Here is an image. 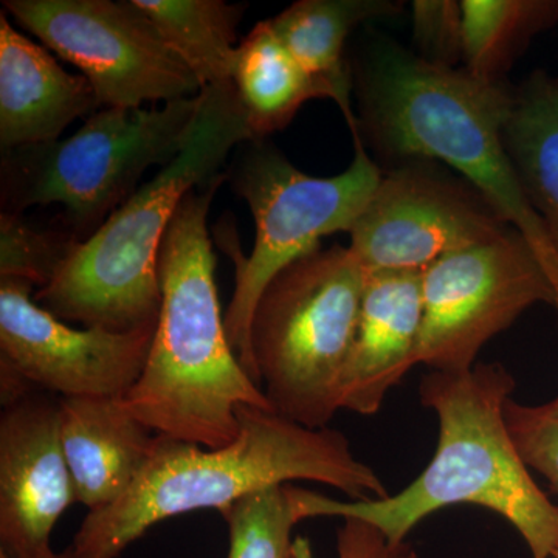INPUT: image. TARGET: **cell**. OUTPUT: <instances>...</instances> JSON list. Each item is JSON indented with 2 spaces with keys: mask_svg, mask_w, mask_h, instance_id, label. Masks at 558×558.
<instances>
[{
  "mask_svg": "<svg viewBox=\"0 0 558 558\" xmlns=\"http://www.w3.org/2000/svg\"><path fill=\"white\" fill-rule=\"evenodd\" d=\"M515 387L501 363H476L465 373L432 371L418 387L422 405L439 422L438 447L427 469L399 494L365 501L289 486L300 520H362L399 545L438 510L476 506L508 520L532 557L554 558L558 508L532 478L506 424V403Z\"/></svg>",
  "mask_w": 558,
  "mask_h": 558,
  "instance_id": "cell-1",
  "label": "cell"
},
{
  "mask_svg": "<svg viewBox=\"0 0 558 558\" xmlns=\"http://www.w3.org/2000/svg\"><path fill=\"white\" fill-rule=\"evenodd\" d=\"M339 558H417L410 543L392 545L379 529L362 520L344 519L337 532Z\"/></svg>",
  "mask_w": 558,
  "mask_h": 558,
  "instance_id": "cell-26",
  "label": "cell"
},
{
  "mask_svg": "<svg viewBox=\"0 0 558 558\" xmlns=\"http://www.w3.org/2000/svg\"><path fill=\"white\" fill-rule=\"evenodd\" d=\"M550 410L554 411V413L558 414V396L556 399L553 400V402H549Z\"/></svg>",
  "mask_w": 558,
  "mask_h": 558,
  "instance_id": "cell-29",
  "label": "cell"
},
{
  "mask_svg": "<svg viewBox=\"0 0 558 558\" xmlns=\"http://www.w3.org/2000/svg\"><path fill=\"white\" fill-rule=\"evenodd\" d=\"M354 150L347 171L315 178L293 167L266 140H248L238 146L227 171L234 193L252 211L256 240L250 256L241 255L236 240L227 241L236 286L226 314V329L242 368L256 385L248 330L260 293L279 271L322 248L323 238L339 231L349 233L384 178L362 137L354 138Z\"/></svg>",
  "mask_w": 558,
  "mask_h": 558,
  "instance_id": "cell-8",
  "label": "cell"
},
{
  "mask_svg": "<svg viewBox=\"0 0 558 558\" xmlns=\"http://www.w3.org/2000/svg\"><path fill=\"white\" fill-rule=\"evenodd\" d=\"M411 10L417 57L439 68L458 69L462 62L461 2L416 0Z\"/></svg>",
  "mask_w": 558,
  "mask_h": 558,
  "instance_id": "cell-25",
  "label": "cell"
},
{
  "mask_svg": "<svg viewBox=\"0 0 558 558\" xmlns=\"http://www.w3.org/2000/svg\"><path fill=\"white\" fill-rule=\"evenodd\" d=\"M168 47L196 76L201 90L229 83L242 5L222 0H134Z\"/></svg>",
  "mask_w": 558,
  "mask_h": 558,
  "instance_id": "cell-20",
  "label": "cell"
},
{
  "mask_svg": "<svg viewBox=\"0 0 558 558\" xmlns=\"http://www.w3.org/2000/svg\"><path fill=\"white\" fill-rule=\"evenodd\" d=\"M359 134L405 160L453 168L534 250L556 290L558 253L521 185L505 143L513 90L464 68L428 64L396 44H377L357 70Z\"/></svg>",
  "mask_w": 558,
  "mask_h": 558,
  "instance_id": "cell-4",
  "label": "cell"
},
{
  "mask_svg": "<svg viewBox=\"0 0 558 558\" xmlns=\"http://www.w3.org/2000/svg\"><path fill=\"white\" fill-rule=\"evenodd\" d=\"M461 11L464 69L497 83L558 22V0H462Z\"/></svg>",
  "mask_w": 558,
  "mask_h": 558,
  "instance_id": "cell-21",
  "label": "cell"
},
{
  "mask_svg": "<svg viewBox=\"0 0 558 558\" xmlns=\"http://www.w3.org/2000/svg\"><path fill=\"white\" fill-rule=\"evenodd\" d=\"M554 558H558V550H557V553H556V556H554Z\"/></svg>",
  "mask_w": 558,
  "mask_h": 558,
  "instance_id": "cell-30",
  "label": "cell"
},
{
  "mask_svg": "<svg viewBox=\"0 0 558 558\" xmlns=\"http://www.w3.org/2000/svg\"><path fill=\"white\" fill-rule=\"evenodd\" d=\"M32 290L0 278V365L61 399L124 398L142 377L157 323L130 332L73 329L40 307Z\"/></svg>",
  "mask_w": 558,
  "mask_h": 558,
  "instance_id": "cell-12",
  "label": "cell"
},
{
  "mask_svg": "<svg viewBox=\"0 0 558 558\" xmlns=\"http://www.w3.org/2000/svg\"><path fill=\"white\" fill-rule=\"evenodd\" d=\"M226 174L183 197L159 256L161 304L145 369L124 407L156 435L207 449L240 435V407L275 411L242 368L216 288L208 213ZM277 413V411H275Z\"/></svg>",
  "mask_w": 558,
  "mask_h": 558,
  "instance_id": "cell-3",
  "label": "cell"
},
{
  "mask_svg": "<svg viewBox=\"0 0 558 558\" xmlns=\"http://www.w3.org/2000/svg\"><path fill=\"white\" fill-rule=\"evenodd\" d=\"M240 435L219 449L157 435L137 480L119 501L87 513L64 558H119L160 521L194 512H227L240 499L292 481L343 492L351 501L388 497L380 476L360 461L343 433L307 428L253 407H240Z\"/></svg>",
  "mask_w": 558,
  "mask_h": 558,
  "instance_id": "cell-2",
  "label": "cell"
},
{
  "mask_svg": "<svg viewBox=\"0 0 558 558\" xmlns=\"http://www.w3.org/2000/svg\"><path fill=\"white\" fill-rule=\"evenodd\" d=\"M222 517L229 526L227 558H293L292 531L301 520L289 484L248 495Z\"/></svg>",
  "mask_w": 558,
  "mask_h": 558,
  "instance_id": "cell-22",
  "label": "cell"
},
{
  "mask_svg": "<svg viewBox=\"0 0 558 558\" xmlns=\"http://www.w3.org/2000/svg\"><path fill=\"white\" fill-rule=\"evenodd\" d=\"M100 108L83 75L61 68L46 47L0 14V146L3 150L60 140L80 117Z\"/></svg>",
  "mask_w": 558,
  "mask_h": 558,
  "instance_id": "cell-15",
  "label": "cell"
},
{
  "mask_svg": "<svg viewBox=\"0 0 558 558\" xmlns=\"http://www.w3.org/2000/svg\"><path fill=\"white\" fill-rule=\"evenodd\" d=\"M80 244L68 230H38L20 215L0 219V278L21 279L46 288Z\"/></svg>",
  "mask_w": 558,
  "mask_h": 558,
  "instance_id": "cell-23",
  "label": "cell"
},
{
  "mask_svg": "<svg viewBox=\"0 0 558 558\" xmlns=\"http://www.w3.org/2000/svg\"><path fill=\"white\" fill-rule=\"evenodd\" d=\"M400 11L402 3L391 0H300L270 20L301 68L337 102L352 135L359 134V123L351 102L352 69L344 58L349 35Z\"/></svg>",
  "mask_w": 558,
  "mask_h": 558,
  "instance_id": "cell-17",
  "label": "cell"
},
{
  "mask_svg": "<svg viewBox=\"0 0 558 558\" xmlns=\"http://www.w3.org/2000/svg\"><path fill=\"white\" fill-rule=\"evenodd\" d=\"M368 271L349 247L318 248L271 279L248 330L256 381L281 416L328 428L357 330Z\"/></svg>",
  "mask_w": 558,
  "mask_h": 558,
  "instance_id": "cell-6",
  "label": "cell"
},
{
  "mask_svg": "<svg viewBox=\"0 0 558 558\" xmlns=\"http://www.w3.org/2000/svg\"><path fill=\"white\" fill-rule=\"evenodd\" d=\"M429 161L407 160L385 174L349 231V248L368 274L422 271L512 229L468 180Z\"/></svg>",
  "mask_w": 558,
  "mask_h": 558,
  "instance_id": "cell-11",
  "label": "cell"
},
{
  "mask_svg": "<svg viewBox=\"0 0 558 558\" xmlns=\"http://www.w3.org/2000/svg\"><path fill=\"white\" fill-rule=\"evenodd\" d=\"M505 143L558 253V80L537 70L513 89Z\"/></svg>",
  "mask_w": 558,
  "mask_h": 558,
  "instance_id": "cell-19",
  "label": "cell"
},
{
  "mask_svg": "<svg viewBox=\"0 0 558 558\" xmlns=\"http://www.w3.org/2000/svg\"><path fill=\"white\" fill-rule=\"evenodd\" d=\"M0 558H64L62 554L53 553L51 549L44 550V553L33 554V556H9V554L0 550Z\"/></svg>",
  "mask_w": 558,
  "mask_h": 558,
  "instance_id": "cell-28",
  "label": "cell"
},
{
  "mask_svg": "<svg viewBox=\"0 0 558 558\" xmlns=\"http://www.w3.org/2000/svg\"><path fill=\"white\" fill-rule=\"evenodd\" d=\"M422 271H371L341 380V410L373 416L417 365Z\"/></svg>",
  "mask_w": 558,
  "mask_h": 558,
  "instance_id": "cell-14",
  "label": "cell"
},
{
  "mask_svg": "<svg viewBox=\"0 0 558 558\" xmlns=\"http://www.w3.org/2000/svg\"><path fill=\"white\" fill-rule=\"evenodd\" d=\"M231 84L255 140L284 130L304 102L328 98L279 39L270 20L256 24L238 46Z\"/></svg>",
  "mask_w": 558,
  "mask_h": 558,
  "instance_id": "cell-18",
  "label": "cell"
},
{
  "mask_svg": "<svg viewBox=\"0 0 558 558\" xmlns=\"http://www.w3.org/2000/svg\"><path fill=\"white\" fill-rule=\"evenodd\" d=\"M417 365L465 373L487 341L538 303L556 310V290L519 231L450 253L422 270Z\"/></svg>",
  "mask_w": 558,
  "mask_h": 558,
  "instance_id": "cell-10",
  "label": "cell"
},
{
  "mask_svg": "<svg viewBox=\"0 0 558 558\" xmlns=\"http://www.w3.org/2000/svg\"><path fill=\"white\" fill-rule=\"evenodd\" d=\"M61 442L76 502L89 512L126 495L153 450L156 433L123 398L61 399Z\"/></svg>",
  "mask_w": 558,
  "mask_h": 558,
  "instance_id": "cell-16",
  "label": "cell"
},
{
  "mask_svg": "<svg viewBox=\"0 0 558 558\" xmlns=\"http://www.w3.org/2000/svg\"><path fill=\"white\" fill-rule=\"evenodd\" d=\"M506 424L529 469L545 476L558 494V414L545 405H521L510 399L505 409Z\"/></svg>",
  "mask_w": 558,
  "mask_h": 558,
  "instance_id": "cell-24",
  "label": "cell"
},
{
  "mask_svg": "<svg viewBox=\"0 0 558 558\" xmlns=\"http://www.w3.org/2000/svg\"><path fill=\"white\" fill-rule=\"evenodd\" d=\"M24 31L81 70L100 108L197 97L201 86L134 0H3Z\"/></svg>",
  "mask_w": 558,
  "mask_h": 558,
  "instance_id": "cell-9",
  "label": "cell"
},
{
  "mask_svg": "<svg viewBox=\"0 0 558 558\" xmlns=\"http://www.w3.org/2000/svg\"><path fill=\"white\" fill-rule=\"evenodd\" d=\"M253 138L231 80L201 90L196 126L182 153L80 242L36 303L65 323L130 332L157 323L159 256L183 197L226 174L230 153Z\"/></svg>",
  "mask_w": 558,
  "mask_h": 558,
  "instance_id": "cell-5",
  "label": "cell"
},
{
  "mask_svg": "<svg viewBox=\"0 0 558 558\" xmlns=\"http://www.w3.org/2000/svg\"><path fill=\"white\" fill-rule=\"evenodd\" d=\"M199 109L201 94L161 108H102L69 138L3 150V213L61 205L64 229L89 240L148 168L167 167L182 153Z\"/></svg>",
  "mask_w": 558,
  "mask_h": 558,
  "instance_id": "cell-7",
  "label": "cell"
},
{
  "mask_svg": "<svg viewBox=\"0 0 558 558\" xmlns=\"http://www.w3.org/2000/svg\"><path fill=\"white\" fill-rule=\"evenodd\" d=\"M293 558H314L312 557V550L307 539H295V543H293Z\"/></svg>",
  "mask_w": 558,
  "mask_h": 558,
  "instance_id": "cell-27",
  "label": "cell"
},
{
  "mask_svg": "<svg viewBox=\"0 0 558 558\" xmlns=\"http://www.w3.org/2000/svg\"><path fill=\"white\" fill-rule=\"evenodd\" d=\"M76 502L61 442L60 399L33 388L2 403L0 550L33 556L50 548L62 513Z\"/></svg>",
  "mask_w": 558,
  "mask_h": 558,
  "instance_id": "cell-13",
  "label": "cell"
}]
</instances>
